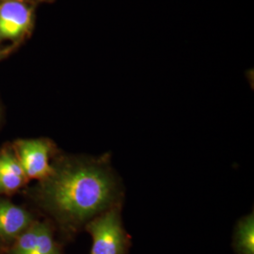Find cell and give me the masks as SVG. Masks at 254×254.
<instances>
[{
	"label": "cell",
	"mask_w": 254,
	"mask_h": 254,
	"mask_svg": "<svg viewBox=\"0 0 254 254\" xmlns=\"http://www.w3.org/2000/svg\"><path fill=\"white\" fill-rule=\"evenodd\" d=\"M28 179L15 153L9 149L0 152V194L18 190Z\"/></svg>",
	"instance_id": "cell-7"
},
{
	"label": "cell",
	"mask_w": 254,
	"mask_h": 254,
	"mask_svg": "<svg viewBox=\"0 0 254 254\" xmlns=\"http://www.w3.org/2000/svg\"><path fill=\"white\" fill-rule=\"evenodd\" d=\"M121 211L122 203H117L85 225L92 239L91 254H127L131 239L123 225Z\"/></svg>",
	"instance_id": "cell-2"
},
{
	"label": "cell",
	"mask_w": 254,
	"mask_h": 254,
	"mask_svg": "<svg viewBox=\"0 0 254 254\" xmlns=\"http://www.w3.org/2000/svg\"><path fill=\"white\" fill-rule=\"evenodd\" d=\"M2 1L5 2V1H20V0H2Z\"/></svg>",
	"instance_id": "cell-9"
},
{
	"label": "cell",
	"mask_w": 254,
	"mask_h": 254,
	"mask_svg": "<svg viewBox=\"0 0 254 254\" xmlns=\"http://www.w3.org/2000/svg\"><path fill=\"white\" fill-rule=\"evenodd\" d=\"M53 151L52 143L47 139H21L15 143V154L27 179H46L53 172L49 163Z\"/></svg>",
	"instance_id": "cell-3"
},
{
	"label": "cell",
	"mask_w": 254,
	"mask_h": 254,
	"mask_svg": "<svg viewBox=\"0 0 254 254\" xmlns=\"http://www.w3.org/2000/svg\"><path fill=\"white\" fill-rule=\"evenodd\" d=\"M33 10L21 1H5L0 5V38L15 40L32 25Z\"/></svg>",
	"instance_id": "cell-6"
},
{
	"label": "cell",
	"mask_w": 254,
	"mask_h": 254,
	"mask_svg": "<svg viewBox=\"0 0 254 254\" xmlns=\"http://www.w3.org/2000/svg\"><path fill=\"white\" fill-rule=\"evenodd\" d=\"M233 245L236 254H254V213L249 214L237 222Z\"/></svg>",
	"instance_id": "cell-8"
},
{
	"label": "cell",
	"mask_w": 254,
	"mask_h": 254,
	"mask_svg": "<svg viewBox=\"0 0 254 254\" xmlns=\"http://www.w3.org/2000/svg\"><path fill=\"white\" fill-rule=\"evenodd\" d=\"M34 222L26 209L0 200V249L5 252Z\"/></svg>",
	"instance_id": "cell-5"
},
{
	"label": "cell",
	"mask_w": 254,
	"mask_h": 254,
	"mask_svg": "<svg viewBox=\"0 0 254 254\" xmlns=\"http://www.w3.org/2000/svg\"><path fill=\"white\" fill-rule=\"evenodd\" d=\"M5 254H63L51 225L36 221L11 244Z\"/></svg>",
	"instance_id": "cell-4"
},
{
	"label": "cell",
	"mask_w": 254,
	"mask_h": 254,
	"mask_svg": "<svg viewBox=\"0 0 254 254\" xmlns=\"http://www.w3.org/2000/svg\"><path fill=\"white\" fill-rule=\"evenodd\" d=\"M121 183L108 154L98 159L64 158L36 190L39 204L73 236L93 218L122 203Z\"/></svg>",
	"instance_id": "cell-1"
}]
</instances>
